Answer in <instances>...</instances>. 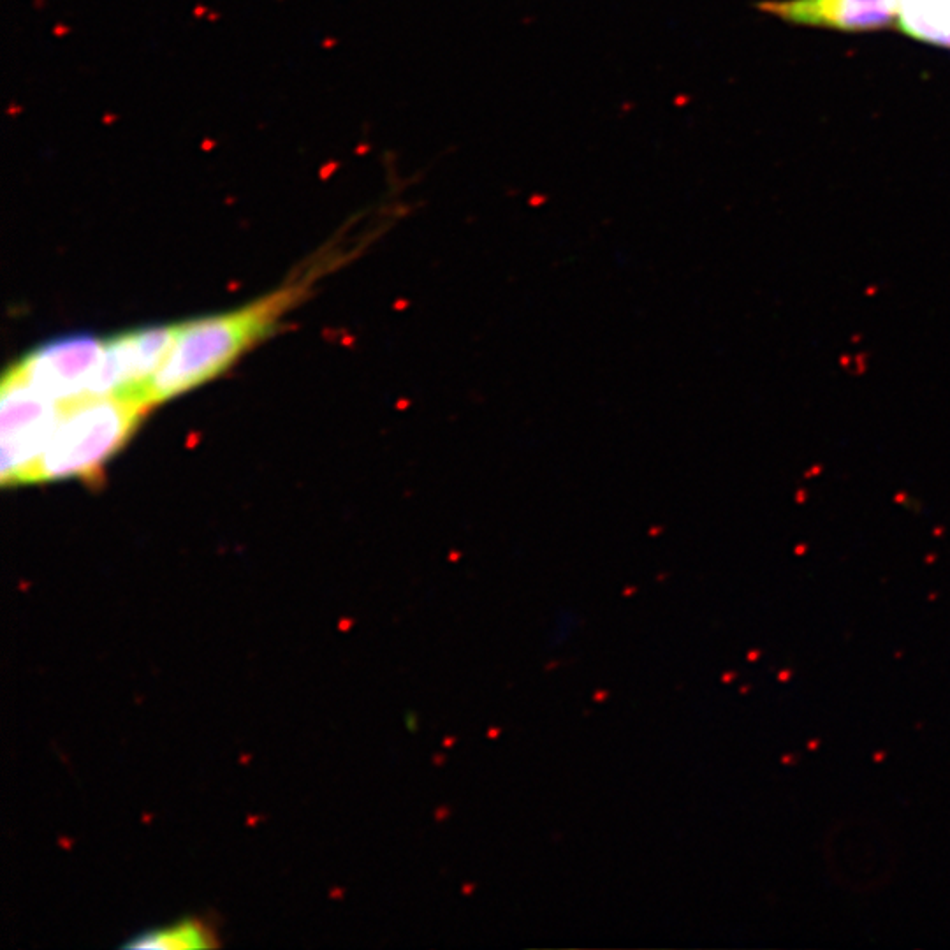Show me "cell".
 I'll return each mask as SVG.
<instances>
[{
  "instance_id": "obj_1",
  "label": "cell",
  "mask_w": 950,
  "mask_h": 950,
  "mask_svg": "<svg viewBox=\"0 0 950 950\" xmlns=\"http://www.w3.org/2000/svg\"><path fill=\"white\" fill-rule=\"evenodd\" d=\"M314 273L226 314L180 322L175 342L141 398L150 409L215 379L305 300Z\"/></svg>"
},
{
  "instance_id": "obj_2",
  "label": "cell",
  "mask_w": 950,
  "mask_h": 950,
  "mask_svg": "<svg viewBox=\"0 0 950 950\" xmlns=\"http://www.w3.org/2000/svg\"><path fill=\"white\" fill-rule=\"evenodd\" d=\"M150 407L139 395L85 396L64 403L59 424L25 484L95 475L136 432Z\"/></svg>"
},
{
  "instance_id": "obj_4",
  "label": "cell",
  "mask_w": 950,
  "mask_h": 950,
  "mask_svg": "<svg viewBox=\"0 0 950 950\" xmlns=\"http://www.w3.org/2000/svg\"><path fill=\"white\" fill-rule=\"evenodd\" d=\"M104 349L106 338L67 335L39 345L9 372L53 402H74L92 396Z\"/></svg>"
},
{
  "instance_id": "obj_5",
  "label": "cell",
  "mask_w": 950,
  "mask_h": 950,
  "mask_svg": "<svg viewBox=\"0 0 950 950\" xmlns=\"http://www.w3.org/2000/svg\"><path fill=\"white\" fill-rule=\"evenodd\" d=\"M176 333L178 324H166L132 329L106 338V349L92 396L117 393L141 396V391L171 351Z\"/></svg>"
},
{
  "instance_id": "obj_3",
  "label": "cell",
  "mask_w": 950,
  "mask_h": 950,
  "mask_svg": "<svg viewBox=\"0 0 950 950\" xmlns=\"http://www.w3.org/2000/svg\"><path fill=\"white\" fill-rule=\"evenodd\" d=\"M64 403L37 393L15 373L0 386L2 486H22L59 424Z\"/></svg>"
},
{
  "instance_id": "obj_6",
  "label": "cell",
  "mask_w": 950,
  "mask_h": 950,
  "mask_svg": "<svg viewBox=\"0 0 950 950\" xmlns=\"http://www.w3.org/2000/svg\"><path fill=\"white\" fill-rule=\"evenodd\" d=\"M783 22L868 32L898 22V0H771L759 6Z\"/></svg>"
},
{
  "instance_id": "obj_8",
  "label": "cell",
  "mask_w": 950,
  "mask_h": 950,
  "mask_svg": "<svg viewBox=\"0 0 950 950\" xmlns=\"http://www.w3.org/2000/svg\"><path fill=\"white\" fill-rule=\"evenodd\" d=\"M938 4H942L945 8L950 9V0H935Z\"/></svg>"
},
{
  "instance_id": "obj_7",
  "label": "cell",
  "mask_w": 950,
  "mask_h": 950,
  "mask_svg": "<svg viewBox=\"0 0 950 950\" xmlns=\"http://www.w3.org/2000/svg\"><path fill=\"white\" fill-rule=\"evenodd\" d=\"M125 949L134 950H183L210 949L219 947L215 929L198 917H185L175 924L148 929L132 936L124 943Z\"/></svg>"
}]
</instances>
